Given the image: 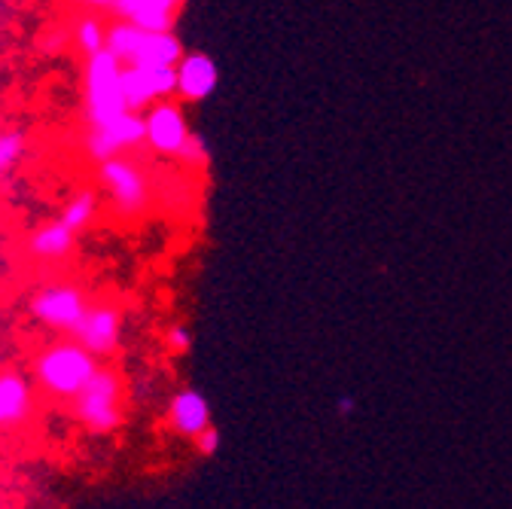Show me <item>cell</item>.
<instances>
[{
    "label": "cell",
    "instance_id": "cell-11",
    "mask_svg": "<svg viewBox=\"0 0 512 509\" xmlns=\"http://www.w3.org/2000/svg\"><path fill=\"white\" fill-rule=\"evenodd\" d=\"M171 342H174V348H177V351H183L189 339H186V333H183V330H177V333L171 336Z\"/></svg>",
    "mask_w": 512,
    "mask_h": 509
},
{
    "label": "cell",
    "instance_id": "cell-6",
    "mask_svg": "<svg viewBox=\"0 0 512 509\" xmlns=\"http://www.w3.org/2000/svg\"><path fill=\"white\" fill-rule=\"evenodd\" d=\"M147 132L153 138V144L159 150H180L186 141V129H183V119L174 107H159L147 125Z\"/></svg>",
    "mask_w": 512,
    "mask_h": 509
},
{
    "label": "cell",
    "instance_id": "cell-5",
    "mask_svg": "<svg viewBox=\"0 0 512 509\" xmlns=\"http://www.w3.org/2000/svg\"><path fill=\"white\" fill-rule=\"evenodd\" d=\"M177 86L189 98H205L217 86V71L205 55H192L183 61V71L177 74Z\"/></svg>",
    "mask_w": 512,
    "mask_h": 509
},
{
    "label": "cell",
    "instance_id": "cell-1",
    "mask_svg": "<svg viewBox=\"0 0 512 509\" xmlns=\"http://www.w3.org/2000/svg\"><path fill=\"white\" fill-rule=\"evenodd\" d=\"M92 375H95V363L83 348H55L40 360L43 385L52 388L61 397L80 394L89 385Z\"/></svg>",
    "mask_w": 512,
    "mask_h": 509
},
{
    "label": "cell",
    "instance_id": "cell-3",
    "mask_svg": "<svg viewBox=\"0 0 512 509\" xmlns=\"http://www.w3.org/2000/svg\"><path fill=\"white\" fill-rule=\"evenodd\" d=\"M171 424L183 433V436H192L196 439L202 430L211 427V412H208V403L202 394L196 391H183L174 397L171 403Z\"/></svg>",
    "mask_w": 512,
    "mask_h": 509
},
{
    "label": "cell",
    "instance_id": "cell-4",
    "mask_svg": "<svg viewBox=\"0 0 512 509\" xmlns=\"http://www.w3.org/2000/svg\"><path fill=\"white\" fill-rule=\"evenodd\" d=\"M119 43L144 61V68H168L177 58V43L168 37H144V34H119Z\"/></svg>",
    "mask_w": 512,
    "mask_h": 509
},
{
    "label": "cell",
    "instance_id": "cell-9",
    "mask_svg": "<svg viewBox=\"0 0 512 509\" xmlns=\"http://www.w3.org/2000/svg\"><path fill=\"white\" fill-rule=\"evenodd\" d=\"M116 339V321L113 314H95L83 324V342L92 348V351H107Z\"/></svg>",
    "mask_w": 512,
    "mask_h": 509
},
{
    "label": "cell",
    "instance_id": "cell-8",
    "mask_svg": "<svg viewBox=\"0 0 512 509\" xmlns=\"http://www.w3.org/2000/svg\"><path fill=\"white\" fill-rule=\"evenodd\" d=\"M40 314L52 324H77L80 321V302L74 293H55L40 302Z\"/></svg>",
    "mask_w": 512,
    "mask_h": 509
},
{
    "label": "cell",
    "instance_id": "cell-2",
    "mask_svg": "<svg viewBox=\"0 0 512 509\" xmlns=\"http://www.w3.org/2000/svg\"><path fill=\"white\" fill-rule=\"evenodd\" d=\"M80 397V418L92 430H110L119 421L116 412V381L104 372H95L89 385L77 394Z\"/></svg>",
    "mask_w": 512,
    "mask_h": 509
},
{
    "label": "cell",
    "instance_id": "cell-7",
    "mask_svg": "<svg viewBox=\"0 0 512 509\" xmlns=\"http://www.w3.org/2000/svg\"><path fill=\"white\" fill-rule=\"evenodd\" d=\"M31 409V397L25 381L19 378H0V424H16L28 415Z\"/></svg>",
    "mask_w": 512,
    "mask_h": 509
},
{
    "label": "cell",
    "instance_id": "cell-10",
    "mask_svg": "<svg viewBox=\"0 0 512 509\" xmlns=\"http://www.w3.org/2000/svg\"><path fill=\"white\" fill-rule=\"evenodd\" d=\"M196 442H199V452L214 455V452H217V445H220V436H217L214 427H208V430H202V433L196 436Z\"/></svg>",
    "mask_w": 512,
    "mask_h": 509
}]
</instances>
